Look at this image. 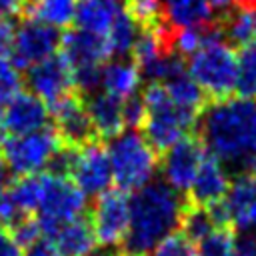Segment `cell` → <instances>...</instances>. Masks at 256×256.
Masks as SVG:
<instances>
[{
    "label": "cell",
    "mask_w": 256,
    "mask_h": 256,
    "mask_svg": "<svg viewBox=\"0 0 256 256\" xmlns=\"http://www.w3.org/2000/svg\"><path fill=\"white\" fill-rule=\"evenodd\" d=\"M196 130L210 156L244 168L256 154V102L244 96L214 100L198 114Z\"/></svg>",
    "instance_id": "6da1fadb"
},
{
    "label": "cell",
    "mask_w": 256,
    "mask_h": 256,
    "mask_svg": "<svg viewBox=\"0 0 256 256\" xmlns=\"http://www.w3.org/2000/svg\"><path fill=\"white\" fill-rule=\"evenodd\" d=\"M186 200L164 180H150L130 196L128 232L122 240L124 254L146 256L160 240L180 226Z\"/></svg>",
    "instance_id": "7a4b0ae2"
},
{
    "label": "cell",
    "mask_w": 256,
    "mask_h": 256,
    "mask_svg": "<svg viewBox=\"0 0 256 256\" xmlns=\"http://www.w3.org/2000/svg\"><path fill=\"white\" fill-rule=\"evenodd\" d=\"M140 98L144 102V118L140 128L156 152H164L196 128L198 114L178 106L168 96L164 84L148 82Z\"/></svg>",
    "instance_id": "3957f363"
},
{
    "label": "cell",
    "mask_w": 256,
    "mask_h": 256,
    "mask_svg": "<svg viewBox=\"0 0 256 256\" xmlns=\"http://www.w3.org/2000/svg\"><path fill=\"white\" fill-rule=\"evenodd\" d=\"M112 182L124 192H134L154 180L158 170V152L136 128H124L108 142Z\"/></svg>",
    "instance_id": "277c9868"
},
{
    "label": "cell",
    "mask_w": 256,
    "mask_h": 256,
    "mask_svg": "<svg viewBox=\"0 0 256 256\" xmlns=\"http://www.w3.org/2000/svg\"><path fill=\"white\" fill-rule=\"evenodd\" d=\"M186 70L212 100H222L236 92L238 58L222 32L210 36L196 52L186 58Z\"/></svg>",
    "instance_id": "5b68a950"
},
{
    "label": "cell",
    "mask_w": 256,
    "mask_h": 256,
    "mask_svg": "<svg viewBox=\"0 0 256 256\" xmlns=\"http://www.w3.org/2000/svg\"><path fill=\"white\" fill-rule=\"evenodd\" d=\"M60 56L68 64L74 90L80 96H88L98 90L100 68L112 58L106 38L82 28H74L62 36Z\"/></svg>",
    "instance_id": "8992f818"
},
{
    "label": "cell",
    "mask_w": 256,
    "mask_h": 256,
    "mask_svg": "<svg viewBox=\"0 0 256 256\" xmlns=\"http://www.w3.org/2000/svg\"><path fill=\"white\" fill-rule=\"evenodd\" d=\"M86 210V194L68 178L42 172V198L36 208V220L42 236H50L60 224L82 216Z\"/></svg>",
    "instance_id": "52a82bcc"
},
{
    "label": "cell",
    "mask_w": 256,
    "mask_h": 256,
    "mask_svg": "<svg viewBox=\"0 0 256 256\" xmlns=\"http://www.w3.org/2000/svg\"><path fill=\"white\" fill-rule=\"evenodd\" d=\"M62 140L54 128H40L28 134H12L2 144V158L10 172L18 176L38 174L48 168L62 148Z\"/></svg>",
    "instance_id": "ba28073f"
},
{
    "label": "cell",
    "mask_w": 256,
    "mask_h": 256,
    "mask_svg": "<svg viewBox=\"0 0 256 256\" xmlns=\"http://www.w3.org/2000/svg\"><path fill=\"white\" fill-rule=\"evenodd\" d=\"M66 176L86 194L100 196L112 184V168L106 148L92 140L78 148L68 146Z\"/></svg>",
    "instance_id": "9c48e42d"
},
{
    "label": "cell",
    "mask_w": 256,
    "mask_h": 256,
    "mask_svg": "<svg viewBox=\"0 0 256 256\" xmlns=\"http://www.w3.org/2000/svg\"><path fill=\"white\" fill-rule=\"evenodd\" d=\"M60 40L62 36L58 28L34 18H26L24 22H20L18 28H14L8 54L18 68L26 70L54 56L60 48Z\"/></svg>",
    "instance_id": "30bf717a"
},
{
    "label": "cell",
    "mask_w": 256,
    "mask_h": 256,
    "mask_svg": "<svg viewBox=\"0 0 256 256\" xmlns=\"http://www.w3.org/2000/svg\"><path fill=\"white\" fill-rule=\"evenodd\" d=\"M90 224L94 228L96 240L102 246H120L126 232H128V220H130V196L128 192L116 188H108L100 196H96V202L90 212Z\"/></svg>",
    "instance_id": "8fae6325"
},
{
    "label": "cell",
    "mask_w": 256,
    "mask_h": 256,
    "mask_svg": "<svg viewBox=\"0 0 256 256\" xmlns=\"http://www.w3.org/2000/svg\"><path fill=\"white\" fill-rule=\"evenodd\" d=\"M206 154L208 152L198 136L188 134L180 138L178 142H174L170 148L164 150V156L160 162L162 180L180 194L188 192Z\"/></svg>",
    "instance_id": "7c38bea8"
},
{
    "label": "cell",
    "mask_w": 256,
    "mask_h": 256,
    "mask_svg": "<svg viewBox=\"0 0 256 256\" xmlns=\"http://www.w3.org/2000/svg\"><path fill=\"white\" fill-rule=\"evenodd\" d=\"M48 110L54 120V130L58 132L64 146L78 148L82 144L96 140V132L88 118L84 100L78 92L60 98L58 102L50 104Z\"/></svg>",
    "instance_id": "4fadbf2b"
},
{
    "label": "cell",
    "mask_w": 256,
    "mask_h": 256,
    "mask_svg": "<svg viewBox=\"0 0 256 256\" xmlns=\"http://www.w3.org/2000/svg\"><path fill=\"white\" fill-rule=\"evenodd\" d=\"M26 86L48 106L60 98L76 92L72 72L60 54H54L30 68H26Z\"/></svg>",
    "instance_id": "5bb4252c"
},
{
    "label": "cell",
    "mask_w": 256,
    "mask_h": 256,
    "mask_svg": "<svg viewBox=\"0 0 256 256\" xmlns=\"http://www.w3.org/2000/svg\"><path fill=\"white\" fill-rule=\"evenodd\" d=\"M220 206L230 228L240 232L256 230V176L242 172L232 180Z\"/></svg>",
    "instance_id": "9a60e30c"
},
{
    "label": "cell",
    "mask_w": 256,
    "mask_h": 256,
    "mask_svg": "<svg viewBox=\"0 0 256 256\" xmlns=\"http://www.w3.org/2000/svg\"><path fill=\"white\" fill-rule=\"evenodd\" d=\"M228 186H230V176L226 166L218 158L206 154L190 184V190L186 192L188 202L200 206H212L224 198Z\"/></svg>",
    "instance_id": "2e32d148"
},
{
    "label": "cell",
    "mask_w": 256,
    "mask_h": 256,
    "mask_svg": "<svg viewBox=\"0 0 256 256\" xmlns=\"http://www.w3.org/2000/svg\"><path fill=\"white\" fill-rule=\"evenodd\" d=\"M4 122L12 134H28L46 126L50 118L48 104L32 92H18L8 104H4Z\"/></svg>",
    "instance_id": "e0dca14e"
},
{
    "label": "cell",
    "mask_w": 256,
    "mask_h": 256,
    "mask_svg": "<svg viewBox=\"0 0 256 256\" xmlns=\"http://www.w3.org/2000/svg\"><path fill=\"white\" fill-rule=\"evenodd\" d=\"M88 118L92 122V128L96 132V138H114L120 134L124 124V100H118L102 90H94L88 96H82Z\"/></svg>",
    "instance_id": "ac0fdd59"
},
{
    "label": "cell",
    "mask_w": 256,
    "mask_h": 256,
    "mask_svg": "<svg viewBox=\"0 0 256 256\" xmlns=\"http://www.w3.org/2000/svg\"><path fill=\"white\" fill-rule=\"evenodd\" d=\"M140 84H142V74H140L138 64L132 58L116 56L104 62V66L100 68L98 90L118 100H128L140 94Z\"/></svg>",
    "instance_id": "d6986e66"
},
{
    "label": "cell",
    "mask_w": 256,
    "mask_h": 256,
    "mask_svg": "<svg viewBox=\"0 0 256 256\" xmlns=\"http://www.w3.org/2000/svg\"><path fill=\"white\" fill-rule=\"evenodd\" d=\"M160 6L162 26L168 30V34L182 28L208 26L218 18L208 0H160Z\"/></svg>",
    "instance_id": "ffe728a7"
},
{
    "label": "cell",
    "mask_w": 256,
    "mask_h": 256,
    "mask_svg": "<svg viewBox=\"0 0 256 256\" xmlns=\"http://www.w3.org/2000/svg\"><path fill=\"white\" fill-rule=\"evenodd\" d=\"M48 238L52 240L60 256H88L98 244L90 220L82 216L60 224Z\"/></svg>",
    "instance_id": "44dd1931"
},
{
    "label": "cell",
    "mask_w": 256,
    "mask_h": 256,
    "mask_svg": "<svg viewBox=\"0 0 256 256\" xmlns=\"http://www.w3.org/2000/svg\"><path fill=\"white\" fill-rule=\"evenodd\" d=\"M124 8L120 0H78L74 22H76V28L106 36L116 16Z\"/></svg>",
    "instance_id": "7402d4cb"
},
{
    "label": "cell",
    "mask_w": 256,
    "mask_h": 256,
    "mask_svg": "<svg viewBox=\"0 0 256 256\" xmlns=\"http://www.w3.org/2000/svg\"><path fill=\"white\" fill-rule=\"evenodd\" d=\"M218 26L230 46H246L256 40V6L238 4L218 16Z\"/></svg>",
    "instance_id": "603a6c76"
},
{
    "label": "cell",
    "mask_w": 256,
    "mask_h": 256,
    "mask_svg": "<svg viewBox=\"0 0 256 256\" xmlns=\"http://www.w3.org/2000/svg\"><path fill=\"white\" fill-rule=\"evenodd\" d=\"M78 0H28L26 14L28 18L40 20L54 28H64L74 22Z\"/></svg>",
    "instance_id": "cb8c5ba5"
},
{
    "label": "cell",
    "mask_w": 256,
    "mask_h": 256,
    "mask_svg": "<svg viewBox=\"0 0 256 256\" xmlns=\"http://www.w3.org/2000/svg\"><path fill=\"white\" fill-rule=\"evenodd\" d=\"M164 88L168 92V96L182 108L192 110L196 114L202 112V108L206 106V94L204 90L196 84V80L188 74V70L176 74L174 78L164 82Z\"/></svg>",
    "instance_id": "d4e9b609"
},
{
    "label": "cell",
    "mask_w": 256,
    "mask_h": 256,
    "mask_svg": "<svg viewBox=\"0 0 256 256\" xmlns=\"http://www.w3.org/2000/svg\"><path fill=\"white\" fill-rule=\"evenodd\" d=\"M138 32H140V26L132 20V16L126 10H122L116 16L114 24L110 26L108 34L104 36L106 42H108V48H110L112 58H116V56H128L130 50H132V46H134V42H136Z\"/></svg>",
    "instance_id": "484cf974"
},
{
    "label": "cell",
    "mask_w": 256,
    "mask_h": 256,
    "mask_svg": "<svg viewBox=\"0 0 256 256\" xmlns=\"http://www.w3.org/2000/svg\"><path fill=\"white\" fill-rule=\"evenodd\" d=\"M6 192L24 214L36 212L42 198V172L18 176L14 182H10Z\"/></svg>",
    "instance_id": "4316f807"
},
{
    "label": "cell",
    "mask_w": 256,
    "mask_h": 256,
    "mask_svg": "<svg viewBox=\"0 0 256 256\" xmlns=\"http://www.w3.org/2000/svg\"><path fill=\"white\" fill-rule=\"evenodd\" d=\"M180 228H182L184 236H188L192 242H198L206 234H210L214 228H220V226H216L208 206L192 204L186 200V206H184V212L180 218Z\"/></svg>",
    "instance_id": "83f0119b"
},
{
    "label": "cell",
    "mask_w": 256,
    "mask_h": 256,
    "mask_svg": "<svg viewBox=\"0 0 256 256\" xmlns=\"http://www.w3.org/2000/svg\"><path fill=\"white\" fill-rule=\"evenodd\" d=\"M236 58H238L236 94L244 98H252L256 96V40L242 46Z\"/></svg>",
    "instance_id": "f1b7e54d"
},
{
    "label": "cell",
    "mask_w": 256,
    "mask_h": 256,
    "mask_svg": "<svg viewBox=\"0 0 256 256\" xmlns=\"http://www.w3.org/2000/svg\"><path fill=\"white\" fill-rule=\"evenodd\" d=\"M236 246V236L232 228L220 226L214 228L210 234H206L202 240H198L196 256H232Z\"/></svg>",
    "instance_id": "f546056e"
},
{
    "label": "cell",
    "mask_w": 256,
    "mask_h": 256,
    "mask_svg": "<svg viewBox=\"0 0 256 256\" xmlns=\"http://www.w3.org/2000/svg\"><path fill=\"white\" fill-rule=\"evenodd\" d=\"M124 8L140 28H158V26H162L160 0H126Z\"/></svg>",
    "instance_id": "4dcf8cb0"
},
{
    "label": "cell",
    "mask_w": 256,
    "mask_h": 256,
    "mask_svg": "<svg viewBox=\"0 0 256 256\" xmlns=\"http://www.w3.org/2000/svg\"><path fill=\"white\" fill-rule=\"evenodd\" d=\"M18 70L20 68L8 56H0V106L8 104L20 92L22 76Z\"/></svg>",
    "instance_id": "1f68e13d"
},
{
    "label": "cell",
    "mask_w": 256,
    "mask_h": 256,
    "mask_svg": "<svg viewBox=\"0 0 256 256\" xmlns=\"http://www.w3.org/2000/svg\"><path fill=\"white\" fill-rule=\"evenodd\" d=\"M152 256H196L194 242L182 232H172L156 244Z\"/></svg>",
    "instance_id": "d6a6232c"
},
{
    "label": "cell",
    "mask_w": 256,
    "mask_h": 256,
    "mask_svg": "<svg viewBox=\"0 0 256 256\" xmlns=\"http://www.w3.org/2000/svg\"><path fill=\"white\" fill-rule=\"evenodd\" d=\"M10 232H12V236L16 238V242L22 246V250H24V248H28L30 244H34L38 238H42L40 224H38V220H36V218H32L30 214H28V216H24L22 220H18V222L10 228Z\"/></svg>",
    "instance_id": "836d02e7"
},
{
    "label": "cell",
    "mask_w": 256,
    "mask_h": 256,
    "mask_svg": "<svg viewBox=\"0 0 256 256\" xmlns=\"http://www.w3.org/2000/svg\"><path fill=\"white\" fill-rule=\"evenodd\" d=\"M0 256H24L22 246L12 236L10 228L0 224Z\"/></svg>",
    "instance_id": "e575fe53"
},
{
    "label": "cell",
    "mask_w": 256,
    "mask_h": 256,
    "mask_svg": "<svg viewBox=\"0 0 256 256\" xmlns=\"http://www.w3.org/2000/svg\"><path fill=\"white\" fill-rule=\"evenodd\" d=\"M24 250H26L24 256H60L58 250H56V246L52 244V240L46 238V236L38 238L34 244H30V246L24 248Z\"/></svg>",
    "instance_id": "d590c367"
},
{
    "label": "cell",
    "mask_w": 256,
    "mask_h": 256,
    "mask_svg": "<svg viewBox=\"0 0 256 256\" xmlns=\"http://www.w3.org/2000/svg\"><path fill=\"white\" fill-rule=\"evenodd\" d=\"M232 256H256V230H250L242 234L240 240H236Z\"/></svg>",
    "instance_id": "8d00e7d4"
},
{
    "label": "cell",
    "mask_w": 256,
    "mask_h": 256,
    "mask_svg": "<svg viewBox=\"0 0 256 256\" xmlns=\"http://www.w3.org/2000/svg\"><path fill=\"white\" fill-rule=\"evenodd\" d=\"M28 0H0V18H12L26 10Z\"/></svg>",
    "instance_id": "74e56055"
},
{
    "label": "cell",
    "mask_w": 256,
    "mask_h": 256,
    "mask_svg": "<svg viewBox=\"0 0 256 256\" xmlns=\"http://www.w3.org/2000/svg\"><path fill=\"white\" fill-rule=\"evenodd\" d=\"M208 2H210V6L214 8V12L218 16L224 14V12H228V10H232L238 4H244V0H208Z\"/></svg>",
    "instance_id": "f35d334b"
},
{
    "label": "cell",
    "mask_w": 256,
    "mask_h": 256,
    "mask_svg": "<svg viewBox=\"0 0 256 256\" xmlns=\"http://www.w3.org/2000/svg\"><path fill=\"white\" fill-rule=\"evenodd\" d=\"M10 168L6 166V162H4V158L0 156V196L8 190V186H10Z\"/></svg>",
    "instance_id": "ab89813d"
},
{
    "label": "cell",
    "mask_w": 256,
    "mask_h": 256,
    "mask_svg": "<svg viewBox=\"0 0 256 256\" xmlns=\"http://www.w3.org/2000/svg\"><path fill=\"white\" fill-rule=\"evenodd\" d=\"M244 170H246L248 174L256 176V154H252V156L246 160V164H244Z\"/></svg>",
    "instance_id": "60d3db41"
},
{
    "label": "cell",
    "mask_w": 256,
    "mask_h": 256,
    "mask_svg": "<svg viewBox=\"0 0 256 256\" xmlns=\"http://www.w3.org/2000/svg\"><path fill=\"white\" fill-rule=\"evenodd\" d=\"M6 138H8V128H6V122H4V114L0 110V146L6 142Z\"/></svg>",
    "instance_id": "b9f144b4"
},
{
    "label": "cell",
    "mask_w": 256,
    "mask_h": 256,
    "mask_svg": "<svg viewBox=\"0 0 256 256\" xmlns=\"http://www.w3.org/2000/svg\"><path fill=\"white\" fill-rule=\"evenodd\" d=\"M88 256H118V254H114V252H92Z\"/></svg>",
    "instance_id": "7bdbcfd3"
},
{
    "label": "cell",
    "mask_w": 256,
    "mask_h": 256,
    "mask_svg": "<svg viewBox=\"0 0 256 256\" xmlns=\"http://www.w3.org/2000/svg\"><path fill=\"white\" fill-rule=\"evenodd\" d=\"M124 256H132V254H124Z\"/></svg>",
    "instance_id": "ee69618b"
}]
</instances>
